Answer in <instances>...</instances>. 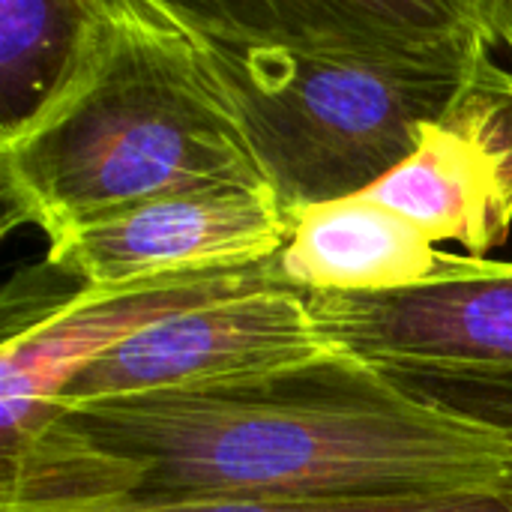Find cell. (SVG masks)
Returning a JSON list of instances; mask_svg holds the SVG:
<instances>
[{"mask_svg": "<svg viewBox=\"0 0 512 512\" xmlns=\"http://www.w3.org/2000/svg\"><path fill=\"white\" fill-rule=\"evenodd\" d=\"M129 480L120 507L512 492V435L345 351L267 378L60 405ZM114 510V507H111Z\"/></svg>", "mask_w": 512, "mask_h": 512, "instance_id": "obj_1", "label": "cell"}, {"mask_svg": "<svg viewBox=\"0 0 512 512\" xmlns=\"http://www.w3.org/2000/svg\"><path fill=\"white\" fill-rule=\"evenodd\" d=\"M330 354H339V348L321 333L309 300L291 288H267L180 312L132 336L81 372L57 399V408L120 396L213 390L297 369Z\"/></svg>", "mask_w": 512, "mask_h": 512, "instance_id": "obj_6", "label": "cell"}, {"mask_svg": "<svg viewBox=\"0 0 512 512\" xmlns=\"http://www.w3.org/2000/svg\"><path fill=\"white\" fill-rule=\"evenodd\" d=\"M267 288H288L276 258L243 270L174 276L111 294L75 288L21 315L18 324H6L0 351V456L27 444L51 420L66 387L132 336L180 312Z\"/></svg>", "mask_w": 512, "mask_h": 512, "instance_id": "obj_4", "label": "cell"}, {"mask_svg": "<svg viewBox=\"0 0 512 512\" xmlns=\"http://www.w3.org/2000/svg\"><path fill=\"white\" fill-rule=\"evenodd\" d=\"M306 300L339 351L387 372L512 375V261L447 252L417 288Z\"/></svg>", "mask_w": 512, "mask_h": 512, "instance_id": "obj_7", "label": "cell"}, {"mask_svg": "<svg viewBox=\"0 0 512 512\" xmlns=\"http://www.w3.org/2000/svg\"><path fill=\"white\" fill-rule=\"evenodd\" d=\"M444 258L447 252L411 219L369 195H354L294 216L276 267L282 282L303 297H372L435 279Z\"/></svg>", "mask_w": 512, "mask_h": 512, "instance_id": "obj_9", "label": "cell"}, {"mask_svg": "<svg viewBox=\"0 0 512 512\" xmlns=\"http://www.w3.org/2000/svg\"><path fill=\"white\" fill-rule=\"evenodd\" d=\"M291 231L294 219L270 189H198L87 222L48 243L45 264L84 294H111L264 264L285 249Z\"/></svg>", "mask_w": 512, "mask_h": 512, "instance_id": "obj_5", "label": "cell"}, {"mask_svg": "<svg viewBox=\"0 0 512 512\" xmlns=\"http://www.w3.org/2000/svg\"><path fill=\"white\" fill-rule=\"evenodd\" d=\"M228 186L270 189L171 0H90L66 78L0 135L3 231L33 225L48 243L162 195Z\"/></svg>", "mask_w": 512, "mask_h": 512, "instance_id": "obj_3", "label": "cell"}, {"mask_svg": "<svg viewBox=\"0 0 512 512\" xmlns=\"http://www.w3.org/2000/svg\"><path fill=\"white\" fill-rule=\"evenodd\" d=\"M417 393L486 420L512 435V375H456V372H393Z\"/></svg>", "mask_w": 512, "mask_h": 512, "instance_id": "obj_11", "label": "cell"}, {"mask_svg": "<svg viewBox=\"0 0 512 512\" xmlns=\"http://www.w3.org/2000/svg\"><path fill=\"white\" fill-rule=\"evenodd\" d=\"M96 512H512V492L393 498V501H321V504H210V507H174V510L114 507V510Z\"/></svg>", "mask_w": 512, "mask_h": 512, "instance_id": "obj_12", "label": "cell"}, {"mask_svg": "<svg viewBox=\"0 0 512 512\" xmlns=\"http://www.w3.org/2000/svg\"><path fill=\"white\" fill-rule=\"evenodd\" d=\"M90 0H0V135L21 129L66 78Z\"/></svg>", "mask_w": 512, "mask_h": 512, "instance_id": "obj_10", "label": "cell"}, {"mask_svg": "<svg viewBox=\"0 0 512 512\" xmlns=\"http://www.w3.org/2000/svg\"><path fill=\"white\" fill-rule=\"evenodd\" d=\"M486 12H489L495 42L512 54V0H486Z\"/></svg>", "mask_w": 512, "mask_h": 512, "instance_id": "obj_13", "label": "cell"}, {"mask_svg": "<svg viewBox=\"0 0 512 512\" xmlns=\"http://www.w3.org/2000/svg\"><path fill=\"white\" fill-rule=\"evenodd\" d=\"M411 219L435 246L486 258L512 228V72L489 54L417 150L369 192Z\"/></svg>", "mask_w": 512, "mask_h": 512, "instance_id": "obj_8", "label": "cell"}, {"mask_svg": "<svg viewBox=\"0 0 512 512\" xmlns=\"http://www.w3.org/2000/svg\"><path fill=\"white\" fill-rule=\"evenodd\" d=\"M294 219L369 192L495 51L486 0H171Z\"/></svg>", "mask_w": 512, "mask_h": 512, "instance_id": "obj_2", "label": "cell"}]
</instances>
